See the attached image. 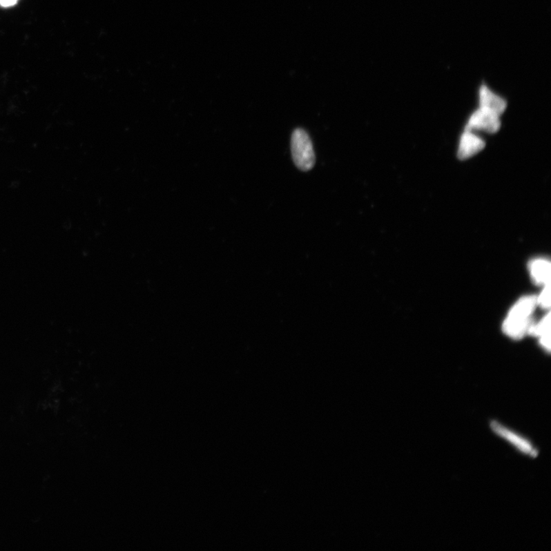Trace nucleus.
<instances>
[{
  "instance_id": "obj_5",
  "label": "nucleus",
  "mask_w": 551,
  "mask_h": 551,
  "mask_svg": "<svg viewBox=\"0 0 551 551\" xmlns=\"http://www.w3.org/2000/svg\"><path fill=\"white\" fill-rule=\"evenodd\" d=\"M478 104L480 108L490 110L499 116L504 114L507 108V102L485 84L479 87Z\"/></svg>"
},
{
  "instance_id": "obj_6",
  "label": "nucleus",
  "mask_w": 551,
  "mask_h": 551,
  "mask_svg": "<svg viewBox=\"0 0 551 551\" xmlns=\"http://www.w3.org/2000/svg\"><path fill=\"white\" fill-rule=\"evenodd\" d=\"M485 146V140L475 132L465 130L459 141L458 157L468 160L481 152Z\"/></svg>"
},
{
  "instance_id": "obj_3",
  "label": "nucleus",
  "mask_w": 551,
  "mask_h": 551,
  "mask_svg": "<svg viewBox=\"0 0 551 551\" xmlns=\"http://www.w3.org/2000/svg\"><path fill=\"white\" fill-rule=\"evenodd\" d=\"M490 428L494 434H496L498 436L501 437V439L510 443L512 446L519 450L521 454L532 458H536L539 456V450L536 449L534 446V444L527 439L526 437L505 427L496 420H492L490 422Z\"/></svg>"
},
{
  "instance_id": "obj_1",
  "label": "nucleus",
  "mask_w": 551,
  "mask_h": 551,
  "mask_svg": "<svg viewBox=\"0 0 551 551\" xmlns=\"http://www.w3.org/2000/svg\"><path fill=\"white\" fill-rule=\"evenodd\" d=\"M536 305L535 296L521 299L511 309L503 323L505 334L514 339L524 337L532 327V315Z\"/></svg>"
},
{
  "instance_id": "obj_9",
  "label": "nucleus",
  "mask_w": 551,
  "mask_h": 551,
  "mask_svg": "<svg viewBox=\"0 0 551 551\" xmlns=\"http://www.w3.org/2000/svg\"><path fill=\"white\" fill-rule=\"evenodd\" d=\"M550 284L545 285L541 293L539 298H536V304H539L543 309H548L550 307Z\"/></svg>"
},
{
  "instance_id": "obj_7",
  "label": "nucleus",
  "mask_w": 551,
  "mask_h": 551,
  "mask_svg": "<svg viewBox=\"0 0 551 551\" xmlns=\"http://www.w3.org/2000/svg\"><path fill=\"white\" fill-rule=\"evenodd\" d=\"M530 271L535 284H550V263L545 259H536L530 264Z\"/></svg>"
},
{
  "instance_id": "obj_2",
  "label": "nucleus",
  "mask_w": 551,
  "mask_h": 551,
  "mask_svg": "<svg viewBox=\"0 0 551 551\" xmlns=\"http://www.w3.org/2000/svg\"><path fill=\"white\" fill-rule=\"evenodd\" d=\"M291 152L296 167L302 171H309L316 164V155L312 140L303 129H296L291 138Z\"/></svg>"
},
{
  "instance_id": "obj_4",
  "label": "nucleus",
  "mask_w": 551,
  "mask_h": 551,
  "mask_svg": "<svg viewBox=\"0 0 551 551\" xmlns=\"http://www.w3.org/2000/svg\"><path fill=\"white\" fill-rule=\"evenodd\" d=\"M500 127V116L490 110L478 108L472 113L465 130L496 133L499 130Z\"/></svg>"
},
{
  "instance_id": "obj_10",
  "label": "nucleus",
  "mask_w": 551,
  "mask_h": 551,
  "mask_svg": "<svg viewBox=\"0 0 551 551\" xmlns=\"http://www.w3.org/2000/svg\"><path fill=\"white\" fill-rule=\"evenodd\" d=\"M18 0H0V5L3 7H10L16 5Z\"/></svg>"
},
{
  "instance_id": "obj_8",
  "label": "nucleus",
  "mask_w": 551,
  "mask_h": 551,
  "mask_svg": "<svg viewBox=\"0 0 551 551\" xmlns=\"http://www.w3.org/2000/svg\"><path fill=\"white\" fill-rule=\"evenodd\" d=\"M528 333L541 337V344L543 347L550 351V314L548 313L541 321L536 325H532Z\"/></svg>"
}]
</instances>
